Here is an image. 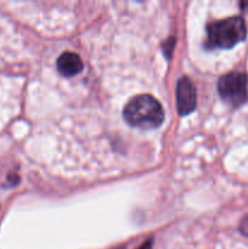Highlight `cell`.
Listing matches in <instances>:
<instances>
[{
	"instance_id": "7a4b0ae2",
	"label": "cell",
	"mask_w": 248,
	"mask_h": 249,
	"mask_svg": "<svg viewBox=\"0 0 248 249\" xmlns=\"http://www.w3.org/2000/svg\"><path fill=\"white\" fill-rule=\"evenodd\" d=\"M246 36L247 28L242 17H230L209 24L207 45L209 48L230 49L245 40Z\"/></svg>"
},
{
	"instance_id": "8992f818",
	"label": "cell",
	"mask_w": 248,
	"mask_h": 249,
	"mask_svg": "<svg viewBox=\"0 0 248 249\" xmlns=\"http://www.w3.org/2000/svg\"><path fill=\"white\" fill-rule=\"evenodd\" d=\"M240 231L248 237V216H246L240 225Z\"/></svg>"
},
{
	"instance_id": "5b68a950",
	"label": "cell",
	"mask_w": 248,
	"mask_h": 249,
	"mask_svg": "<svg viewBox=\"0 0 248 249\" xmlns=\"http://www.w3.org/2000/svg\"><path fill=\"white\" fill-rule=\"evenodd\" d=\"M57 70L65 77H73L83 71V62L74 53H63L57 60Z\"/></svg>"
},
{
	"instance_id": "6da1fadb",
	"label": "cell",
	"mask_w": 248,
	"mask_h": 249,
	"mask_svg": "<svg viewBox=\"0 0 248 249\" xmlns=\"http://www.w3.org/2000/svg\"><path fill=\"white\" fill-rule=\"evenodd\" d=\"M130 125L141 129H153L164 121V111L159 102L151 95H139L126 104L123 111Z\"/></svg>"
},
{
	"instance_id": "52a82bcc",
	"label": "cell",
	"mask_w": 248,
	"mask_h": 249,
	"mask_svg": "<svg viewBox=\"0 0 248 249\" xmlns=\"http://www.w3.org/2000/svg\"><path fill=\"white\" fill-rule=\"evenodd\" d=\"M152 248V241H147V242L143 243L142 246H140L138 249H151Z\"/></svg>"
},
{
	"instance_id": "3957f363",
	"label": "cell",
	"mask_w": 248,
	"mask_h": 249,
	"mask_svg": "<svg viewBox=\"0 0 248 249\" xmlns=\"http://www.w3.org/2000/svg\"><path fill=\"white\" fill-rule=\"evenodd\" d=\"M218 90L224 101L238 107L248 97V77L241 72L228 73L219 79Z\"/></svg>"
},
{
	"instance_id": "277c9868",
	"label": "cell",
	"mask_w": 248,
	"mask_h": 249,
	"mask_svg": "<svg viewBox=\"0 0 248 249\" xmlns=\"http://www.w3.org/2000/svg\"><path fill=\"white\" fill-rule=\"evenodd\" d=\"M177 105L180 116L191 113L196 107V90L187 77L180 78L177 82Z\"/></svg>"
}]
</instances>
